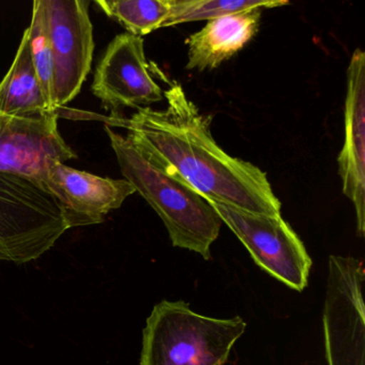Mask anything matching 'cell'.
<instances>
[{
    "mask_svg": "<svg viewBox=\"0 0 365 365\" xmlns=\"http://www.w3.org/2000/svg\"><path fill=\"white\" fill-rule=\"evenodd\" d=\"M163 93L165 110L138 108L131 118L121 119L138 153L205 200L259 215H281V202L267 175L215 143L210 117L200 114L181 85L173 83Z\"/></svg>",
    "mask_w": 365,
    "mask_h": 365,
    "instance_id": "1",
    "label": "cell"
},
{
    "mask_svg": "<svg viewBox=\"0 0 365 365\" xmlns=\"http://www.w3.org/2000/svg\"><path fill=\"white\" fill-rule=\"evenodd\" d=\"M104 130L121 174L161 217L173 245L211 259V245L219 237L222 220L208 200L149 163L129 138L110 125Z\"/></svg>",
    "mask_w": 365,
    "mask_h": 365,
    "instance_id": "2",
    "label": "cell"
},
{
    "mask_svg": "<svg viewBox=\"0 0 365 365\" xmlns=\"http://www.w3.org/2000/svg\"><path fill=\"white\" fill-rule=\"evenodd\" d=\"M247 324L195 313L183 301L153 307L143 331L140 365H224Z\"/></svg>",
    "mask_w": 365,
    "mask_h": 365,
    "instance_id": "3",
    "label": "cell"
},
{
    "mask_svg": "<svg viewBox=\"0 0 365 365\" xmlns=\"http://www.w3.org/2000/svg\"><path fill=\"white\" fill-rule=\"evenodd\" d=\"M68 230L59 202L44 185L0 172V260L38 259Z\"/></svg>",
    "mask_w": 365,
    "mask_h": 365,
    "instance_id": "4",
    "label": "cell"
},
{
    "mask_svg": "<svg viewBox=\"0 0 365 365\" xmlns=\"http://www.w3.org/2000/svg\"><path fill=\"white\" fill-rule=\"evenodd\" d=\"M208 202L262 270L297 292L307 287L311 257L281 215H259L222 202Z\"/></svg>",
    "mask_w": 365,
    "mask_h": 365,
    "instance_id": "5",
    "label": "cell"
},
{
    "mask_svg": "<svg viewBox=\"0 0 365 365\" xmlns=\"http://www.w3.org/2000/svg\"><path fill=\"white\" fill-rule=\"evenodd\" d=\"M363 282L360 260L330 256L324 313L328 365H364Z\"/></svg>",
    "mask_w": 365,
    "mask_h": 365,
    "instance_id": "6",
    "label": "cell"
},
{
    "mask_svg": "<svg viewBox=\"0 0 365 365\" xmlns=\"http://www.w3.org/2000/svg\"><path fill=\"white\" fill-rule=\"evenodd\" d=\"M55 66V106H67L91 70L95 51L89 0H41Z\"/></svg>",
    "mask_w": 365,
    "mask_h": 365,
    "instance_id": "7",
    "label": "cell"
},
{
    "mask_svg": "<svg viewBox=\"0 0 365 365\" xmlns=\"http://www.w3.org/2000/svg\"><path fill=\"white\" fill-rule=\"evenodd\" d=\"M91 91L114 115L164 99L147 63L143 38L125 33L112 40L96 68Z\"/></svg>",
    "mask_w": 365,
    "mask_h": 365,
    "instance_id": "8",
    "label": "cell"
},
{
    "mask_svg": "<svg viewBox=\"0 0 365 365\" xmlns=\"http://www.w3.org/2000/svg\"><path fill=\"white\" fill-rule=\"evenodd\" d=\"M59 113L43 118H18L0 112V172L33 179L46 187V173L54 162L78 155L58 130Z\"/></svg>",
    "mask_w": 365,
    "mask_h": 365,
    "instance_id": "9",
    "label": "cell"
},
{
    "mask_svg": "<svg viewBox=\"0 0 365 365\" xmlns=\"http://www.w3.org/2000/svg\"><path fill=\"white\" fill-rule=\"evenodd\" d=\"M44 185L59 202L68 228L103 223L136 192L125 179L104 178L61 162L48 168Z\"/></svg>",
    "mask_w": 365,
    "mask_h": 365,
    "instance_id": "10",
    "label": "cell"
},
{
    "mask_svg": "<svg viewBox=\"0 0 365 365\" xmlns=\"http://www.w3.org/2000/svg\"><path fill=\"white\" fill-rule=\"evenodd\" d=\"M343 193L354 204L359 234L365 232V54L354 51L347 70L345 140L339 153Z\"/></svg>",
    "mask_w": 365,
    "mask_h": 365,
    "instance_id": "11",
    "label": "cell"
},
{
    "mask_svg": "<svg viewBox=\"0 0 365 365\" xmlns=\"http://www.w3.org/2000/svg\"><path fill=\"white\" fill-rule=\"evenodd\" d=\"M262 9L222 16L187 40V70H213L240 52L257 34Z\"/></svg>",
    "mask_w": 365,
    "mask_h": 365,
    "instance_id": "12",
    "label": "cell"
},
{
    "mask_svg": "<svg viewBox=\"0 0 365 365\" xmlns=\"http://www.w3.org/2000/svg\"><path fill=\"white\" fill-rule=\"evenodd\" d=\"M0 112L18 118H43L54 114L46 106L31 61L27 29L11 68L0 82Z\"/></svg>",
    "mask_w": 365,
    "mask_h": 365,
    "instance_id": "13",
    "label": "cell"
},
{
    "mask_svg": "<svg viewBox=\"0 0 365 365\" xmlns=\"http://www.w3.org/2000/svg\"><path fill=\"white\" fill-rule=\"evenodd\" d=\"M96 5L128 34L142 38L163 27L173 0H98Z\"/></svg>",
    "mask_w": 365,
    "mask_h": 365,
    "instance_id": "14",
    "label": "cell"
},
{
    "mask_svg": "<svg viewBox=\"0 0 365 365\" xmlns=\"http://www.w3.org/2000/svg\"><path fill=\"white\" fill-rule=\"evenodd\" d=\"M288 1L268 0H173L172 12L163 27L196 21H211L255 9H272Z\"/></svg>",
    "mask_w": 365,
    "mask_h": 365,
    "instance_id": "15",
    "label": "cell"
},
{
    "mask_svg": "<svg viewBox=\"0 0 365 365\" xmlns=\"http://www.w3.org/2000/svg\"><path fill=\"white\" fill-rule=\"evenodd\" d=\"M27 29L31 61L37 73L46 106L51 112L58 113L55 106L54 57L41 0L34 1L31 26Z\"/></svg>",
    "mask_w": 365,
    "mask_h": 365,
    "instance_id": "16",
    "label": "cell"
}]
</instances>
